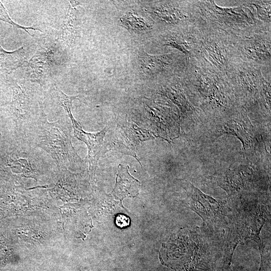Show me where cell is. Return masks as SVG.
Listing matches in <instances>:
<instances>
[{"label": "cell", "instance_id": "cell-2", "mask_svg": "<svg viewBox=\"0 0 271 271\" xmlns=\"http://www.w3.org/2000/svg\"><path fill=\"white\" fill-rule=\"evenodd\" d=\"M40 112L27 128L22 140L31 147L42 149L58 169L65 170L80 161L71 142V130L63 120L49 122L40 102Z\"/></svg>", "mask_w": 271, "mask_h": 271}, {"label": "cell", "instance_id": "cell-14", "mask_svg": "<svg viewBox=\"0 0 271 271\" xmlns=\"http://www.w3.org/2000/svg\"><path fill=\"white\" fill-rule=\"evenodd\" d=\"M162 58L161 56L150 55L143 52L140 56V61L143 72L148 75L156 72L161 67Z\"/></svg>", "mask_w": 271, "mask_h": 271}, {"label": "cell", "instance_id": "cell-11", "mask_svg": "<svg viewBox=\"0 0 271 271\" xmlns=\"http://www.w3.org/2000/svg\"><path fill=\"white\" fill-rule=\"evenodd\" d=\"M127 165L118 166L116 183L112 194L116 198L134 197L139 193L140 182L130 175Z\"/></svg>", "mask_w": 271, "mask_h": 271}, {"label": "cell", "instance_id": "cell-13", "mask_svg": "<svg viewBox=\"0 0 271 271\" xmlns=\"http://www.w3.org/2000/svg\"><path fill=\"white\" fill-rule=\"evenodd\" d=\"M25 50L23 47L12 52L5 50L0 45V72L10 74L24 64Z\"/></svg>", "mask_w": 271, "mask_h": 271}, {"label": "cell", "instance_id": "cell-3", "mask_svg": "<svg viewBox=\"0 0 271 271\" xmlns=\"http://www.w3.org/2000/svg\"><path fill=\"white\" fill-rule=\"evenodd\" d=\"M270 216V207L265 204H243L231 207V213L226 227L225 242L229 252L233 254L238 244L251 239L263 248L259 237L260 230Z\"/></svg>", "mask_w": 271, "mask_h": 271}, {"label": "cell", "instance_id": "cell-12", "mask_svg": "<svg viewBox=\"0 0 271 271\" xmlns=\"http://www.w3.org/2000/svg\"><path fill=\"white\" fill-rule=\"evenodd\" d=\"M65 20L60 30V39L68 47L73 45L76 40L79 30L80 17L78 11L74 7L79 3L69 1Z\"/></svg>", "mask_w": 271, "mask_h": 271}, {"label": "cell", "instance_id": "cell-6", "mask_svg": "<svg viewBox=\"0 0 271 271\" xmlns=\"http://www.w3.org/2000/svg\"><path fill=\"white\" fill-rule=\"evenodd\" d=\"M68 115L71 121L75 137L84 142L87 147V161L90 170L93 171L96 169L98 161L104 151V138L106 132V127L97 132H87L83 130L72 113Z\"/></svg>", "mask_w": 271, "mask_h": 271}, {"label": "cell", "instance_id": "cell-5", "mask_svg": "<svg viewBox=\"0 0 271 271\" xmlns=\"http://www.w3.org/2000/svg\"><path fill=\"white\" fill-rule=\"evenodd\" d=\"M13 91L12 101L9 110L16 123L21 129L23 137L28 126L37 118H34L33 101L27 91L13 80H8Z\"/></svg>", "mask_w": 271, "mask_h": 271}, {"label": "cell", "instance_id": "cell-8", "mask_svg": "<svg viewBox=\"0 0 271 271\" xmlns=\"http://www.w3.org/2000/svg\"><path fill=\"white\" fill-rule=\"evenodd\" d=\"M152 138L147 131L127 122L125 127L120 129L115 141V148L123 154L136 156V148L143 141Z\"/></svg>", "mask_w": 271, "mask_h": 271}, {"label": "cell", "instance_id": "cell-16", "mask_svg": "<svg viewBox=\"0 0 271 271\" xmlns=\"http://www.w3.org/2000/svg\"><path fill=\"white\" fill-rule=\"evenodd\" d=\"M129 218L124 215L119 214L116 217L115 223L120 228L127 226L129 224Z\"/></svg>", "mask_w": 271, "mask_h": 271}, {"label": "cell", "instance_id": "cell-10", "mask_svg": "<svg viewBox=\"0 0 271 271\" xmlns=\"http://www.w3.org/2000/svg\"><path fill=\"white\" fill-rule=\"evenodd\" d=\"M54 51L50 48H44L34 55L29 62L33 70L31 80L41 85L45 83L54 67Z\"/></svg>", "mask_w": 271, "mask_h": 271}, {"label": "cell", "instance_id": "cell-7", "mask_svg": "<svg viewBox=\"0 0 271 271\" xmlns=\"http://www.w3.org/2000/svg\"><path fill=\"white\" fill-rule=\"evenodd\" d=\"M252 170L241 166L229 170L218 179L219 186L229 195L248 189L254 181Z\"/></svg>", "mask_w": 271, "mask_h": 271}, {"label": "cell", "instance_id": "cell-18", "mask_svg": "<svg viewBox=\"0 0 271 271\" xmlns=\"http://www.w3.org/2000/svg\"><path fill=\"white\" fill-rule=\"evenodd\" d=\"M3 74H4L0 72V106H3L1 103V99L3 92L5 87L6 88L7 86L9 85L8 81L5 79Z\"/></svg>", "mask_w": 271, "mask_h": 271}, {"label": "cell", "instance_id": "cell-4", "mask_svg": "<svg viewBox=\"0 0 271 271\" xmlns=\"http://www.w3.org/2000/svg\"><path fill=\"white\" fill-rule=\"evenodd\" d=\"M187 188L192 210L199 215L209 227H225L231 210L228 203L203 193L190 183Z\"/></svg>", "mask_w": 271, "mask_h": 271}, {"label": "cell", "instance_id": "cell-9", "mask_svg": "<svg viewBox=\"0 0 271 271\" xmlns=\"http://www.w3.org/2000/svg\"><path fill=\"white\" fill-rule=\"evenodd\" d=\"M17 151L12 153L7 164L12 170H18L24 174L32 175L36 171L38 164H42L33 152L32 147L22 140V145Z\"/></svg>", "mask_w": 271, "mask_h": 271}, {"label": "cell", "instance_id": "cell-15", "mask_svg": "<svg viewBox=\"0 0 271 271\" xmlns=\"http://www.w3.org/2000/svg\"><path fill=\"white\" fill-rule=\"evenodd\" d=\"M0 20L4 21L6 23L11 24L15 28L17 29H21L27 32L29 35L33 36L29 33L30 30H38L42 32V31L39 28L37 27L36 25L31 26L30 27H25L20 25L16 23L13 21L9 15L7 10L5 8L2 2L0 1Z\"/></svg>", "mask_w": 271, "mask_h": 271}, {"label": "cell", "instance_id": "cell-17", "mask_svg": "<svg viewBox=\"0 0 271 271\" xmlns=\"http://www.w3.org/2000/svg\"><path fill=\"white\" fill-rule=\"evenodd\" d=\"M218 271H236L231 269L230 266L228 267H223ZM258 271H270V264L265 261H261L260 265Z\"/></svg>", "mask_w": 271, "mask_h": 271}, {"label": "cell", "instance_id": "cell-1", "mask_svg": "<svg viewBox=\"0 0 271 271\" xmlns=\"http://www.w3.org/2000/svg\"><path fill=\"white\" fill-rule=\"evenodd\" d=\"M177 249L162 260L175 271H217L223 265V243L217 241L207 230L188 228L179 235Z\"/></svg>", "mask_w": 271, "mask_h": 271}]
</instances>
